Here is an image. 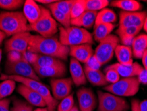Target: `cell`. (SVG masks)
Wrapping results in <instances>:
<instances>
[{"instance_id":"f6af8a7d","label":"cell","mask_w":147,"mask_h":111,"mask_svg":"<svg viewBox=\"0 0 147 111\" xmlns=\"http://www.w3.org/2000/svg\"><path fill=\"white\" fill-rule=\"evenodd\" d=\"M140 111H147V100H144L139 103Z\"/></svg>"},{"instance_id":"b9f144b4","label":"cell","mask_w":147,"mask_h":111,"mask_svg":"<svg viewBox=\"0 0 147 111\" xmlns=\"http://www.w3.org/2000/svg\"><path fill=\"white\" fill-rule=\"evenodd\" d=\"M137 79L139 80L140 84H147V70L143 69L142 71L137 76Z\"/></svg>"},{"instance_id":"f5cc1de1","label":"cell","mask_w":147,"mask_h":111,"mask_svg":"<svg viewBox=\"0 0 147 111\" xmlns=\"http://www.w3.org/2000/svg\"><path fill=\"white\" fill-rule=\"evenodd\" d=\"M1 59H2V51H1V49H0V63H1Z\"/></svg>"},{"instance_id":"c3c4849f","label":"cell","mask_w":147,"mask_h":111,"mask_svg":"<svg viewBox=\"0 0 147 111\" xmlns=\"http://www.w3.org/2000/svg\"><path fill=\"white\" fill-rule=\"evenodd\" d=\"M6 37V35L4 33L3 31H1L0 30V45L2 44V43L3 42L4 39H5Z\"/></svg>"},{"instance_id":"d590c367","label":"cell","mask_w":147,"mask_h":111,"mask_svg":"<svg viewBox=\"0 0 147 111\" xmlns=\"http://www.w3.org/2000/svg\"><path fill=\"white\" fill-rule=\"evenodd\" d=\"M74 106V99L73 95L70 94L64 98L58 104L57 111H71Z\"/></svg>"},{"instance_id":"83f0119b","label":"cell","mask_w":147,"mask_h":111,"mask_svg":"<svg viewBox=\"0 0 147 111\" xmlns=\"http://www.w3.org/2000/svg\"><path fill=\"white\" fill-rule=\"evenodd\" d=\"M117 17L113 10L109 8H105L98 12L95 25L101 23L114 24L117 21Z\"/></svg>"},{"instance_id":"cb8c5ba5","label":"cell","mask_w":147,"mask_h":111,"mask_svg":"<svg viewBox=\"0 0 147 111\" xmlns=\"http://www.w3.org/2000/svg\"><path fill=\"white\" fill-rule=\"evenodd\" d=\"M6 79H11L14 80L15 82H19V83H21V84H23V85H25L36 91H37L39 86L42 84L40 81L30 79V78L17 75H7V74H1V76H0V80H4Z\"/></svg>"},{"instance_id":"484cf974","label":"cell","mask_w":147,"mask_h":111,"mask_svg":"<svg viewBox=\"0 0 147 111\" xmlns=\"http://www.w3.org/2000/svg\"><path fill=\"white\" fill-rule=\"evenodd\" d=\"M115 24L101 23L94 25V33H93L94 39L97 42L100 43L101 41L111 35V33L115 29Z\"/></svg>"},{"instance_id":"9c48e42d","label":"cell","mask_w":147,"mask_h":111,"mask_svg":"<svg viewBox=\"0 0 147 111\" xmlns=\"http://www.w3.org/2000/svg\"><path fill=\"white\" fill-rule=\"evenodd\" d=\"M32 35L30 32H23L11 37L5 43V49L7 52L16 51L24 53L28 50Z\"/></svg>"},{"instance_id":"5b68a950","label":"cell","mask_w":147,"mask_h":111,"mask_svg":"<svg viewBox=\"0 0 147 111\" xmlns=\"http://www.w3.org/2000/svg\"><path fill=\"white\" fill-rule=\"evenodd\" d=\"M140 82L137 77L122 78L114 84H109L104 90L119 97H133L139 92Z\"/></svg>"},{"instance_id":"2e32d148","label":"cell","mask_w":147,"mask_h":111,"mask_svg":"<svg viewBox=\"0 0 147 111\" xmlns=\"http://www.w3.org/2000/svg\"><path fill=\"white\" fill-rule=\"evenodd\" d=\"M23 14L29 25L38 21L42 14L41 6L33 0H26L23 5Z\"/></svg>"},{"instance_id":"ac0fdd59","label":"cell","mask_w":147,"mask_h":111,"mask_svg":"<svg viewBox=\"0 0 147 111\" xmlns=\"http://www.w3.org/2000/svg\"><path fill=\"white\" fill-rule=\"evenodd\" d=\"M97 14V12L86 10L81 16L71 19V25L82 27L86 29H90L95 25Z\"/></svg>"},{"instance_id":"7dc6e473","label":"cell","mask_w":147,"mask_h":111,"mask_svg":"<svg viewBox=\"0 0 147 111\" xmlns=\"http://www.w3.org/2000/svg\"><path fill=\"white\" fill-rule=\"evenodd\" d=\"M57 1L55 0H37L36 2H38V3H42V4H46V5H50V4L56 2Z\"/></svg>"},{"instance_id":"74e56055","label":"cell","mask_w":147,"mask_h":111,"mask_svg":"<svg viewBox=\"0 0 147 111\" xmlns=\"http://www.w3.org/2000/svg\"><path fill=\"white\" fill-rule=\"evenodd\" d=\"M11 111H33L31 104L21 100H15Z\"/></svg>"},{"instance_id":"3957f363","label":"cell","mask_w":147,"mask_h":111,"mask_svg":"<svg viewBox=\"0 0 147 111\" xmlns=\"http://www.w3.org/2000/svg\"><path fill=\"white\" fill-rule=\"evenodd\" d=\"M59 39L62 45L67 47L82 44H94V37L87 29L71 25L69 27L59 28Z\"/></svg>"},{"instance_id":"4316f807","label":"cell","mask_w":147,"mask_h":111,"mask_svg":"<svg viewBox=\"0 0 147 111\" xmlns=\"http://www.w3.org/2000/svg\"><path fill=\"white\" fill-rule=\"evenodd\" d=\"M37 92L44 100L48 110L56 111L58 106V101L54 98L49 88L42 83L37 90Z\"/></svg>"},{"instance_id":"8d00e7d4","label":"cell","mask_w":147,"mask_h":111,"mask_svg":"<svg viewBox=\"0 0 147 111\" xmlns=\"http://www.w3.org/2000/svg\"><path fill=\"white\" fill-rule=\"evenodd\" d=\"M105 80L107 83H109L110 84L115 83L119 80L120 79V75L115 69L109 68V67H106L105 69Z\"/></svg>"},{"instance_id":"681fc988","label":"cell","mask_w":147,"mask_h":111,"mask_svg":"<svg viewBox=\"0 0 147 111\" xmlns=\"http://www.w3.org/2000/svg\"><path fill=\"white\" fill-rule=\"evenodd\" d=\"M33 111H49L47 107H38Z\"/></svg>"},{"instance_id":"d4e9b609","label":"cell","mask_w":147,"mask_h":111,"mask_svg":"<svg viewBox=\"0 0 147 111\" xmlns=\"http://www.w3.org/2000/svg\"><path fill=\"white\" fill-rule=\"evenodd\" d=\"M111 7L121 9L124 12H139L142 7V4L135 0H115L110 3Z\"/></svg>"},{"instance_id":"277c9868","label":"cell","mask_w":147,"mask_h":111,"mask_svg":"<svg viewBox=\"0 0 147 111\" xmlns=\"http://www.w3.org/2000/svg\"><path fill=\"white\" fill-rule=\"evenodd\" d=\"M41 10L40 18L34 23L29 25L31 31L36 32L43 37H52L58 31L57 22L48 8L41 6Z\"/></svg>"},{"instance_id":"d6a6232c","label":"cell","mask_w":147,"mask_h":111,"mask_svg":"<svg viewBox=\"0 0 147 111\" xmlns=\"http://www.w3.org/2000/svg\"><path fill=\"white\" fill-rule=\"evenodd\" d=\"M86 11V0H74L70 12L71 19H75Z\"/></svg>"},{"instance_id":"5bb4252c","label":"cell","mask_w":147,"mask_h":111,"mask_svg":"<svg viewBox=\"0 0 147 111\" xmlns=\"http://www.w3.org/2000/svg\"><path fill=\"white\" fill-rule=\"evenodd\" d=\"M17 91L23 97L25 98L27 103L31 106H37V107L46 106L44 100L36 91H34L23 84H20L17 88Z\"/></svg>"},{"instance_id":"603a6c76","label":"cell","mask_w":147,"mask_h":111,"mask_svg":"<svg viewBox=\"0 0 147 111\" xmlns=\"http://www.w3.org/2000/svg\"><path fill=\"white\" fill-rule=\"evenodd\" d=\"M86 77L92 85L96 86H107L108 84L105 80V75L100 70H92L84 67Z\"/></svg>"},{"instance_id":"7c38bea8","label":"cell","mask_w":147,"mask_h":111,"mask_svg":"<svg viewBox=\"0 0 147 111\" xmlns=\"http://www.w3.org/2000/svg\"><path fill=\"white\" fill-rule=\"evenodd\" d=\"M77 98L80 111H94L98 99L92 89L82 87L77 91Z\"/></svg>"},{"instance_id":"44dd1931","label":"cell","mask_w":147,"mask_h":111,"mask_svg":"<svg viewBox=\"0 0 147 111\" xmlns=\"http://www.w3.org/2000/svg\"><path fill=\"white\" fill-rule=\"evenodd\" d=\"M115 55L119 63L124 65L133 64V51L131 46L118 45L115 50Z\"/></svg>"},{"instance_id":"e0dca14e","label":"cell","mask_w":147,"mask_h":111,"mask_svg":"<svg viewBox=\"0 0 147 111\" xmlns=\"http://www.w3.org/2000/svg\"><path fill=\"white\" fill-rule=\"evenodd\" d=\"M70 72L73 83L76 86L84 85L87 82L85 72L80 63L76 60L75 59L71 58L70 61Z\"/></svg>"},{"instance_id":"bcb514c9","label":"cell","mask_w":147,"mask_h":111,"mask_svg":"<svg viewBox=\"0 0 147 111\" xmlns=\"http://www.w3.org/2000/svg\"><path fill=\"white\" fill-rule=\"evenodd\" d=\"M141 59H142V64H143V66H144V69H146L147 70V49L144 53Z\"/></svg>"},{"instance_id":"ee69618b","label":"cell","mask_w":147,"mask_h":111,"mask_svg":"<svg viewBox=\"0 0 147 111\" xmlns=\"http://www.w3.org/2000/svg\"><path fill=\"white\" fill-rule=\"evenodd\" d=\"M139 103L140 101L137 99H133L131 101V111H140Z\"/></svg>"},{"instance_id":"e575fe53","label":"cell","mask_w":147,"mask_h":111,"mask_svg":"<svg viewBox=\"0 0 147 111\" xmlns=\"http://www.w3.org/2000/svg\"><path fill=\"white\" fill-rule=\"evenodd\" d=\"M25 1L22 0H0V8L8 11L18 10L23 7Z\"/></svg>"},{"instance_id":"4dcf8cb0","label":"cell","mask_w":147,"mask_h":111,"mask_svg":"<svg viewBox=\"0 0 147 111\" xmlns=\"http://www.w3.org/2000/svg\"><path fill=\"white\" fill-rule=\"evenodd\" d=\"M16 89V82L11 79L2 80L0 82V99H5L13 93Z\"/></svg>"},{"instance_id":"f1b7e54d","label":"cell","mask_w":147,"mask_h":111,"mask_svg":"<svg viewBox=\"0 0 147 111\" xmlns=\"http://www.w3.org/2000/svg\"><path fill=\"white\" fill-rule=\"evenodd\" d=\"M64 65V62L62 60L58 59L57 58L53 57L42 55L38 54L37 61L35 64L33 65V67H47L53 66H59V65Z\"/></svg>"},{"instance_id":"f35d334b","label":"cell","mask_w":147,"mask_h":111,"mask_svg":"<svg viewBox=\"0 0 147 111\" xmlns=\"http://www.w3.org/2000/svg\"><path fill=\"white\" fill-rule=\"evenodd\" d=\"M38 57V54L34 53V52H31L29 51H25L24 53H23V59L25 60L27 63L31 64L32 66L35 64V63L37 61Z\"/></svg>"},{"instance_id":"8992f818","label":"cell","mask_w":147,"mask_h":111,"mask_svg":"<svg viewBox=\"0 0 147 111\" xmlns=\"http://www.w3.org/2000/svg\"><path fill=\"white\" fill-rule=\"evenodd\" d=\"M98 111H125L129 104L123 98L108 92L98 91Z\"/></svg>"},{"instance_id":"52a82bcc","label":"cell","mask_w":147,"mask_h":111,"mask_svg":"<svg viewBox=\"0 0 147 111\" xmlns=\"http://www.w3.org/2000/svg\"><path fill=\"white\" fill-rule=\"evenodd\" d=\"M119 41L117 36L111 34L99 43L94 51V55L101 65L106 64L111 60L115 54V50L119 45Z\"/></svg>"},{"instance_id":"7a4b0ae2","label":"cell","mask_w":147,"mask_h":111,"mask_svg":"<svg viewBox=\"0 0 147 111\" xmlns=\"http://www.w3.org/2000/svg\"><path fill=\"white\" fill-rule=\"evenodd\" d=\"M0 30L6 36H13L23 32L31 31L27 19L20 12H2L0 13Z\"/></svg>"},{"instance_id":"816d5d0a","label":"cell","mask_w":147,"mask_h":111,"mask_svg":"<svg viewBox=\"0 0 147 111\" xmlns=\"http://www.w3.org/2000/svg\"><path fill=\"white\" fill-rule=\"evenodd\" d=\"M71 111H79V110H78V108L76 106H74V108H72V110Z\"/></svg>"},{"instance_id":"8fae6325","label":"cell","mask_w":147,"mask_h":111,"mask_svg":"<svg viewBox=\"0 0 147 111\" xmlns=\"http://www.w3.org/2000/svg\"><path fill=\"white\" fill-rule=\"evenodd\" d=\"M73 81L71 78H58L51 80L53 95L57 101H62L72 92Z\"/></svg>"},{"instance_id":"d6986e66","label":"cell","mask_w":147,"mask_h":111,"mask_svg":"<svg viewBox=\"0 0 147 111\" xmlns=\"http://www.w3.org/2000/svg\"><path fill=\"white\" fill-rule=\"evenodd\" d=\"M36 75L40 77L58 78L64 77L66 73V67L65 64L59 66L47 67H33Z\"/></svg>"},{"instance_id":"4fadbf2b","label":"cell","mask_w":147,"mask_h":111,"mask_svg":"<svg viewBox=\"0 0 147 111\" xmlns=\"http://www.w3.org/2000/svg\"><path fill=\"white\" fill-rule=\"evenodd\" d=\"M72 58L85 65L88 60L94 55L92 45L82 44L70 47V53Z\"/></svg>"},{"instance_id":"f546056e","label":"cell","mask_w":147,"mask_h":111,"mask_svg":"<svg viewBox=\"0 0 147 111\" xmlns=\"http://www.w3.org/2000/svg\"><path fill=\"white\" fill-rule=\"evenodd\" d=\"M47 7L51 13L52 16L53 18L60 23L64 27H69L71 26V19L70 17L67 16L63 13H62L60 11H58L57 9L55 8L53 6H52L51 4L47 5Z\"/></svg>"},{"instance_id":"ffe728a7","label":"cell","mask_w":147,"mask_h":111,"mask_svg":"<svg viewBox=\"0 0 147 111\" xmlns=\"http://www.w3.org/2000/svg\"><path fill=\"white\" fill-rule=\"evenodd\" d=\"M142 28L138 27H128L125 28H118L116 33L118 35L119 41L122 45L125 46H130L132 45L133 39Z\"/></svg>"},{"instance_id":"9a60e30c","label":"cell","mask_w":147,"mask_h":111,"mask_svg":"<svg viewBox=\"0 0 147 111\" xmlns=\"http://www.w3.org/2000/svg\"><path fill=\"white\" fill-rule=\"evenodd\" d=\"M108 67L115 69L119 73L120 77L123 78L137 77L144 69L137 62L133 63V64L131 65H124L117 63L109 65Z\"/></svg>"},{"instance_id":"ab89813d","label":"cell","mask_w":147,"mask_h":111,"mask_svg":"<svg viewBox=\"0 0 147 111\" xmlns=\"http://www.w3.org/2000/svg\"><path fill=\"white\" fill-rule=\"evenodd\" d=\"M102 66L97 58L94 55L92 57H91L89 60L88 61L87 63L85 64V67L86 68L92 69V70H100V67Z\"/></svg>"},{"instance_id":"6da1fadb","label":"cell","mask_w":147,"mask_h":111,"mask_svg":"<svg viewBox=\"0 0 147 111\" xmlns=\"http://www.w3.org/2000/svg\"><path fill=\"white\" fill-rule=\"evenodd\" d=\"M28 51L66 61L70 53V47L62 45L59 39L54 37L46 38L39 35H32Z\"/></svg>"},{"instance_id":"7bdbcfd3","label":"cell","mask_w":147,"mask_h":111,"mask_svg":"<svg viewBox=\"0 0 147 111\" xmlns=\"http://www.w3.org/2000/svg\"><path fill=\"white\" fill-rule=\"evenodd\" d=\"M9 99H0V111H9Z\"/></svg>"},{"instance_id":"60d3db41","label":"cell","mask_w":147,"mask_h":111,"mask_svg":"<svg viewBox=\"0 0 147 111\" xmlns=\"http://www.w3.org/2000/svg\"><path fill=\"white\" fill-rule=\"evenodd\" d=\"M23 53L16 51H11L7 53V61L10 63H16L23 59Z\"/></svg>"},{"instance_id":"30bf717a","label":"cell","mask_w":147,"mask_h":111,"mask_svg":"<svg viewBox=\"0 0 147 111\" xmlns=\"http://www.w3.org/2000/svg\"><path fill=\"white\" fill-rule=\"evenodd\" d=\"M147 16L146 12H124L119 13V28L128 27H143L144 22Z\"/></svg>"},{"instance_id":"7402d4cb","label":"cell","mask_w":147,"mask_h":111,"mask_svg":"<svg viewBox=\"0 0 147 111\" xmlns=\"http://www.w3.org/2000/svg\"><path fill=\"white\" fill-rule=\"evenodd\" d=\"M131 45L133 56L136 59H141L147 49V35L140 34L136 36Z\"/></svg>"},{"instance_id":"ba28073f","label":"cell","mask_w":147,"mask_h":111,"mask_svg":"<svg viewBox=\"0 0 147 111\" xmlns=\"http://www.w3.org/2000/svg\"><path fill=\"white\" fill-rule=\"evenodd\" d=\"M5 70L7 75L21 76L40 81V77L36 75L33 67L23 59L16 63L7 61Z\"/></svg>"},{"instance_id":"836d02e7","label":"cell","mask_w":147,"mask_h":111,"mask_svg":"<svg viewBox=\"0 0 147 111\" xmlns=\"http://www.w3.org/2000/svg\"><path fill=\"white\" fill-rule=\"evenodd\" d=\"M73 2L74 0H62V1H57L55 3H51V5L58 11L66 15L67 16L70 17L71 9H72Z\"/></svg>"},{"instance_id":"1f68e13d","label":"cell","mask_w":147,"mask_h":111,"mask_svg":"<svg viewBox=\"0 0 147 111\" xmlns=\"http://www.w3.org/2000/svg\"><path fill=\"white\" fill-rule=\"evenodd\" d=\"M110 4L108 0H86V10L97 12L107 8Z\"/></svg>"},{"instance_id":"f907efd6","label":"cell","mask_w":147,"mask_h":111,"mask_svg":"<svg viewBox=\"0 0 147 111\" xmlns=\"http://www.w3.org/2000/svg\"><path fill=\"white\" fill-rule=\"evenodd\" d=\"M144 29V31H145L147 33V16L146 17L145 20H144V25H143V27H142Z\"/></svg>"}]
</instances>
